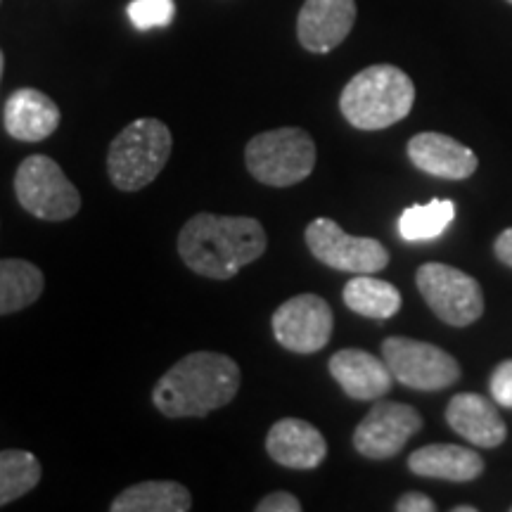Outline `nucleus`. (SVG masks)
<instances>
[{"label": "nucleus", "instance_id": "1", "mask_svg": "<svg viewBox=\"0 0 512 512\" xmlns=\"http://www.w3.org/2000/svg\"><path fill=\"white\" fill-rule=\"evenodd\" d=\"M266 230L252 216H219L202 211L181 228L178 254L185 266L211 280H230L261 259Z\"/></svg>", "mask_w": 512, "mask_h": 512}, {"label": "nucleus", "instance_id": "2", "mask_svg": "<svg viewBox=\"0 0 512 512\" xmlns=\"http://www.w3.org/2000/svg\"><path fill=\"white\" fill-rule=\"evenodd\" d=\"M240 366L226 354L192 351L159 377L152 401L166 418H204L240 392Z\"/></svg>", "mask_w": 512, "mask_h": 512}, {"label": "nucleus", "instance_id": "3", "mask_svg": "<svg viewBox=\"0 0 512 512\" xmlns=\"http://www.w3.org/2000/svg\"><path fill=\"white\" fill-rule=\"evenodd\" d=\"M415 86L394 64H373L358 72L339 95L344 119L361 131H382L399 124L413 110Z\"/></svg>", "mask_w": 512, "mask_h": 512}, {"label": "nucleus", "instance_id": "4", "mask_svg": "<svg viewBox=\"0 0 512 512\" xmlns=\"http://www.w3.org/2000/svg\"><path fill=\"white\" fill-rule=\"evenodd\" d=\"M171 147L174 138L164 121L150 117L131 121L112 140L107 152V174L119 190H143L164 171Z\"/></svg>", "mask_w": 512, "mask_h": 512}, {"label": "nucleus", "instance_id": "5", "mask_svg": "<svg viewBox=\"0 0 512 512\" xmlns=\"http://www.w3.org/2000/svg\"><path fill=\"white\" fill-rule=\"evenodd\" d=\"M245 164L254 181L271 188H290L311 176L316 143L304 128H275L249 140Z\"/></svg>", "mask_w": 512, "mask_h": 512}, {"label": "nucleus", "instance_id": "6", "mask_svg": "<svg viewBox=\"0 0 512 512\" xmlns=\"http://www.w3.org/2000/svg\"><path fill=\"white\" fill-rule=\"evenodd\" d=\"M15 195L31 216L43 221H67L81 209L76 185L64 176L62 166L46 155H31L19 164Z\"/></svg>", "mask_w": 512, "mask_h": 512}, {"label": "nucleus", "instance_id": "7", "mask_svg": "<svg viewBox=\"0 0 512 512\" xmlns=\"http://www.w3.org/2000/svg\"><path fill=\"white\" fill-rule=\"evenodd\" d=\"M415 283L434 316L453 328H467L484 313L482 287L472 275L446 264H425L415 273Z\"/></svg>", "mask_w": 512, "mask_h": 512}, {"label": "nucleus", "instance_id": "8", "mask_svg": "<svg viewBox=\"0 0 512 512\" xmlns=\"http://www.w3.org/2000/svg\"><path fill=\"white\" fill-rule=\"evenodd\" d=\"M382 358L394 380L418 392H439L460 380V363L434 344L408 337H389L382 342Z\"/></svg>", "mask_w": 512, "mask_h": 512}, {"label": "nucleus", "instance_id": "9", "mask_svg": "<svg viewBox=\"0 0 512 512\" xmlns=\"http://www.w3.org/2000/svg\"><path fill=\"white\" fill-rule=\"evenodd\" d=\"M304 238L309 252L320 264L335 268V271L366 275L382 271L389 264V252L382 242L344 233L339 223L325 219V216H318L309 223Z\"/></svg>", "mask_w": 512, "mask_h": 512}, {"label": "nucleus", "instance_id": "10", "mask_svg": "<svg viewBox=\"0 0 512 512\" xmlns=\"http://www.w3.org/2000/svg\"><path fill=\"white\" fill-rule=\"evenodd\" d=\"M330 304L318 294H297L273 313V335L280 347L294 354H316L332 337Z\"/></svg>", "mask_w": 512, "mask_h": 512}, {"label": "nucleus", "instance_id": "11", "mask_svg": "<svg viewBox=\"0 0 512 512\" xmlns=\"http://www.w3.org/2000/svg\"><path fill=\"white\" fill-rule=\"evenodd\" d=\"M422 418L413 406L399 401H380L358 422L354 446L370 460L394 458L411 437L420 432Z\"/></svg>", "mask_w": 512, "mask_h": 512}, {"label": "nucleus", "instance_id": "12", "mask_svg": "<svg viewBox=\"0 0 512 512\" xmlns=\"http://www.w3.org/2000/svg\"><path fill=\"white\" fill-rule=\"evenodd\" d=\"M356 0H306L297 19L299 43L309 53H330L351 34Z\"/></svg>", "mask_w": 512, "mask_h": 512}, {"label": "nucleus", "instance_id": "13", "mask_svg": "<svg viewBox=\"0 0 512 512\" xmlns=\"http://www.w3.org/2000/svg\"><path fill=\"white\" fill-rule=\"evenodd\" d=\"M266 451L271 460L290 470H313L328 456V441L311 422L283 418L268 430Z\"/></svg>", "mask_w": 512, "mask_h": 512}, {"label": "nucleus", "instance_id": "14", "mask_svg": "<svg viewBox=\"0 0 512 512\" xmlns=\"http://www.w3.org/2000/svg\"><path fill=\"white\" fill-rule=\"evenodd\" d=\"M330 375L356 401H377L392 389L394 375L384 358L363 349H342L330 358Z\"/></svg>", "mask_w": 512, "mask_h": 512}, {"label": "nucleus", "instance_id": "15", "mask_svg": "<svg viewBox=\"0 0 512 512\" xmlns=\"http://www.w3.org/2000/svg\"><path fill=\"white\" fill-rule=\"evenodd\" d=\"M408 157L425 174L446 178V181H465L477 171V155L444 133H418L408 140Z\"/></svg>", "mask_w": 512, "mask_h": 512}, {"label": "nucleus", "instance_id": "16", "mask_svg": "<svg viewBox=\"0 0 512 512\" xmlns=\"http://www.w3.org/2000/svg\"><path fill=\"white\" fill-rule=\"evenodd\" d=\"M60 107L36 88H19L5 102V131L22 143H41L60 126Z\"/></svg>", "mask_w": 512, "mask_h": 512}, {"label": "nucleus", "instance_id": "17", "mask_svg": "<svg viewBox=\"0 0 512 512\" xmlns=\"http://www.w3.org/2000/svg\"><path fill=\"white\" fill-rule=\"evenodd\" d=\"M446 422L453 432L475 446L496 448L505 441V422L494 403L479 394H456L446 408Z\"/></svg>", "mask_w": 512, "mask_h": 512}, {"label": "nucleus", "instance_id": "18", "mask_svg": "<svg viewBox=\"0 0 512 512\" xmlns=\"http://www.w3.org/2000/svg\"><path fill=\"white\" fill-rule=\"evenodd\" d=\"M408 467L413 475L446 482H472L484 472V460L472 448L456 444H430L411 453Z\"/></svg>", "mask_w": 512, "mask_h": 512}, {"label": "nucleus", "instance_id": "19", "mask_svg": "<svg viewBox=\"0 0 512 512\" xmlns=\"http://www.w3.org/2000/svg\"><path fill=\"white\" fill-rule=\"evenodd\" d=\"M192 496L178 482H138L114 498L112 512H188Z\"/></svg>", "mask_w": 512, "mask_h": 512}, {"label": "nucleus", "instance_id": "20", "mask_svg": "<svg viewBox=\"0 0 512 512\" xmlns=\"http://www.w3.org/2000/svg\"><path fill=\"white\" fill-rule=\"evenodd\" d=\"M43 271L24 259H0V316L22 311L43 294Z\"/></svg>", "mask_w": 512, "mask_h": 512}, {"label": "nucleus", "instance_id": "21", "mask_svg": "<svg viewBox=\"0 0 512 512\" xmlns=\"http://www.w3.org/2000/svg\"><path fill=\"white\" fill-rule=\"evenodd\" d=\"M342 297L351 311L366 318H392L401 309V292L387 280L373 278V273L351 278Z\"/></svg>", "mask_w": 512, "mask_h": 512}, {"label": "nucleus", "instance_id": "22", "mask_svg": "<svg viewBox=\"0 0 512 512\" xmlns=\"http://www.w3.org/2000/svg\"><path fill=\"white\" fill-rule=\"evenodd\" d=\"M41 463L22 448L0 451V508L27 496L41 482Z\"/></svg>", "mask_w": 512, "mask_h": 512}, {"label": "nucleus", "instance_id": "23", "mask_svg": "<svg viewBox=\"0 0 512 512\" xmlns=\"http://www.w3.org/2000/svg\"><path fill=\"white\" fill-rule=\"evenodd\" d=\"M456 219V204L451 200H432L408 207L399 219V233L408 242L437 240Z\"/></svg>", "mask_w": 512, "mask_h": 512}, {"label": "nucleus", "instance_id": "24", "mask_svg": "<svg viewBox=\"0 0 512 512\" xmlns=\"http://www.w3.org/2000/svg\"><path fill=\"white\" fill-rule=\"evenodd\" d=\"M176 15L174 0H133L128 5V19L136 29H155L171 24Z\"/></svg>", "mask_w": 512, "mask_h": 512}, {"label": "nucleus", "instance_id": "25", "mask_svg": "<svg viewBox=\"0 0 512 512\" xmlns=\"http://www.w3.org/2000/svg\"><path fill=\"white\" fill-rule=\"evenodd\" d=\"M491 396L498 406L512 408V358L510 361H503L501 366L494 370L491 375Z\"/></svg>", "mask_w": 512, "mask_h": 512}, {"label": "nucleus", "instance_id": "26", "mask_svg": "<svg viewBox=\"0 0 512 512\" xmlns=\"http://www.w3.org/2000/svg\"><path fill=\"white\" fill-rule=\"evenodd\" d=\"M256 512H302V503L297 496L287 491H273L256 503Z\"/></svg>", "mask_w": 512, "mask_h": 512}, {"label": "nucleus", "instance_id": "27", "mask_svg": "<svg viewBox=\"0 0 512 512\" xmlns=\"http://www.w3.org/2000/svg\"><path fill=\"white\" fill-rule=\"evenodd\" d=\"M399 512H434L437 510V505L430 496L420 494V491H408V494H403L399 501L394 505Z\"/></svg>", "mask_w": 512, "mask_h": 512}, {"label": "nucleus", "instance_id": "28", "mask_svg": "<svg viewBox=\"0 0 512 512\" xmlns=\"http://www.w3.org/2000/svg\"><path fill=\"white\" fill-rule=\"evenodd\" d=\"M494 249H496V256H498V259H501L505 266H510V268H512V228L503 230V233L498 235Z\"/></svg>", "mask_w": 512, "mask_h": 512}, {"label": "nucleus", "instance_id": "29", "mask_svg": "<svg viewBox=\"0 0 512 512\" xmlns=\"http://www.w3.org/2000/svg\"><path fill=\"white\" fill-rule=\"evenodd\" d=\"M453 512H477L475 505H458V508H453Z\"/></svg>", "mask_w": 512, "mask_h": 512}, {"label": "nucleus", "instance_id": "30", "mask_svg": "<svg viewBox=\"0 0 512 512\" xmlns=\"http://www.w3.org/2000/svg\"><path fill=\"white\" fill-rule=\"evenodd\" d=\"M3 67H5V55L3 50H0V79H3Z\"/></svg>", "mask_w": 512, "mask_h": 512}, {"label": "nucleus", "instance_id": "31", "mask_svg": "<svg viewBox=\"0 0 512 512\" xmlns=\"http://www.w3.org/2000/svg\"><path fill=\"white\" fill-rule=\"evenodd\" d=\"M508 3H510V5H512V0H508Z\"/></svg>", "mask_w": 512, "mask_h": 512}]
</instances>
